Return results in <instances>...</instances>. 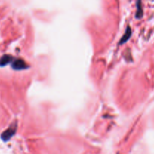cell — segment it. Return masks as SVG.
Listing matches in <instances>:
<instances>
[{
  "label": "cell",
  "instance_id": "7a4b0ae2",
  "mask_svg": "<svg viewBox=\"0 0 154 154\" xmlns=\"http://www.w3.org/2000/svg\"><path fill=\"white\" fill-rule=\"evenodd\" d=\"M15 131H16V126H15L14 127L11 126L8 129H7V130L2 135V138L5 141H8V140L14 135Z\"/></svg>",
  "mask_w": 154,
  "mask_h": 154
},
{
  "label": "cell",
  "instance_id": "6da1fadb",
  "mask_svg": "<svg viewBox=\"0 0 154 154\" xmlns=\"http://www.w3.org/2000/svg\"><path fill=\"white\" fill-rule=\"evenodd\" d=\"M12 68L15 70H23V69H28L29 66L25 61L21 59H17V60H14L13 63H12Z\"/></svg>",
  "mask_w": 154,
  "mask_h": 154
},
{
  "label": "cell",
  "instance_id": "3957f363",
  "mask_svg": "<svg viewBox=\"0 0 154 154\" xmlns=\"http://www.w3.org/2000/svg\"><path fill=\"white\" fill-rule=\"evenodd\" d=\"M131 36H132V30H131L130 27L128 26L127 29H126V32H125L124 35H123V37H122L121 39H120V43L119 44H120V45H123V44H125L126 42H127L129 40Z\"/></svg>",
  "mask_w": 154,
  "mask_h": 154
},
{
  "label": "cell",
  "instance_id": "277c9868",
  "mask_svg": "<svg viewBox=\"0 0 154 154\" xmlns=\"http://www.w3.org/2000/svg\"><path fill=\"white\" fill-rule=\"evenodd\" d=\"M12 60V57L11 56H4L0 60V66H6L8 63H10Z\"/></svg>",
  "mask_w": 154,
  "mask_h": 154
},
{
  "label": "cell",
  "instance_id": "5b68a950",
  "mask_svg": "<svg viewBox=\"0 0 154 154\" xmlns=\"http://www.w3.org/2000/svg\"><path fill=\"white\" fill-rule=\"evenodd\" d=\"M143 15V11H142V8H141V1L138 0V11H137L136 13V17L137 18H141Z\"/></svg>",
  "mask_w": 154,
  "mask_h": 154
}]
</instances>
